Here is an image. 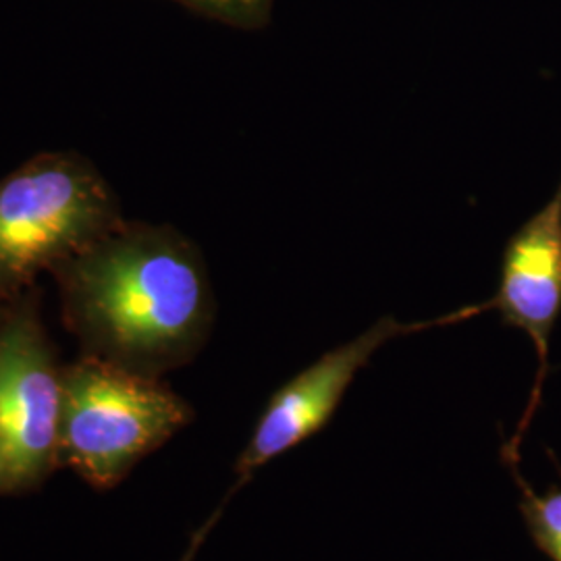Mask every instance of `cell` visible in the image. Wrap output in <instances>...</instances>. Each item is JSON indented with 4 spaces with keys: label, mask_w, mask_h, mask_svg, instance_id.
Listing matches in <instances>:
<instances>
[{
    "label": "cell",
    "mask_w": 561,
    "mask_h": 561,
    "mask_svg": "<svg viewBox=\"0 0 561 561\" xmlns=\"http://www.w3.org/2000/svg\"><path fill=\"white\" fill-rule=\"evenodd\" d=\"M204 18L233 27L254 30L266 25L275 0H175Z\"/></svg>",
    "instance_id": "8"
},
{
    "label": "cell",
    "mask_w": 561,
    "mask_h": 561,
    "mask_svg": "<svg viewBox=\"0 0 561 561\" xmlns=\"http://www.w3.org/2000/svg\"><path fill=\"white\" fill-rule=\"evenodd\" d=\"M507 327L524 331L537 352L539 370L530 401L514 439L503 447V460L518 461L522 437L541 403L542 385L549 373V341L561 312V181L537 215L510 238L503 250L497 291L486 300Z\"/></svg>",
    "instance_id": "6"
},
{
    "label": "cell",
    "mask_w": 561,
    "mask_h": 561,
    "mask_svg": "<svg viewBox=\"0 0 561 561\" xmlns=\"http://www.w3.org/2000/svg\"><path fill=\"white\" fill-rule=\"evenodd\" d=\"M225 503H227V500L215 510V514L208 518V520L204 522L202 524L201 528L192 535V539H190V545H187V549H185V553H183V558H181L180 561H194L196 560V556H198V551H201L202 545H204V541H206V537L210 535V530L215 528V524L219 522V518H221L222 514V507H225Z\"/></svg>",
    "instance_id": "9"
},
{
    "label": "cell",
    "mask_w": 561,
    "mask_h": 561,
    "mask_svg": "<svg viewBox=\"0 0 561 561\" xmlns=\"http://www.w3.org/2000/svg\"><path fill=\"white\" fill-rule=\"evenodd\" d=\"M123 221L115 190L85 157L57 150L27 159L0 180V304Z\"/></svg>",
    "instance_id": "2"
},
{
    "label": "cell",
    "mask_w": 561,
    "mask_h": 561,
    "mask_svg": "<svg viewBox=\"0 0 561 561\" xmlns=\"http://www.w3.org/2000/svg\"><path fill=\"white\" fill-rule=\"evenodd\" d=\"M522 491L520 512L535 545L551 561H561V484L537 495L518 472V461L507 463Z\"/></svg>",
    "instance_id": "7"
},
{
    "label": "cell",
    "mask_w": 561,
    "mask_h": 561,
    "mask_svg": "<svg viewBox=\"0 0 561 561\" xmlns=\"http://www.w3.org/2000/svg\"><path fill=\"white\" fill-rule=\"evenodd\" d=\"M62 364L44 329L38 285L9 301L0 322V439L7 495L41 489L60 468Z\"/></svg>",
    "instance_id": "4"
},
{
    "label": "cell",
    "mask_w": 561,
    "mask_h": 561,
    "mask_svg": "<svg viewBox=\"0 0 561 561\" xmlns=\"http://www.w3.org/2000/svg\"><path fill=\"white\" fill-rule=\"evenodd\" d=\"M7 479H9V460H7L4 443L0 439V495H7Z\"/></svg>",
    "instance_id": "10"
},
{
    "label": "cell",
    "mask_w": 561,
    "mask_h": 561,
    "mask_svg": "<svg viewBox=\"0 0 561 561\" xmlns=\"http://www.w3.org/2000/svg\"><path fill=\"white\" fill-rule=\"evenodd\" d=\"M194 421V408L162 381L92 356L62 364L60 468L111 491L146 456Z\"/></svg>",
    "instance_id": "3"
},
{
    "label": "cell",
    "mask_w": 561,
    "mask_h": 561,
    "mask_svg": "<svg viewBox=\"0 0 561 561\" xmlns=\"http://www.w3.org/2000/svg\"><path fill=\"white\" fill-rule=\"evenodd\" d=\"M4 310H7V304H0V322L4 319Z\"/></svg>",
    "instance_id": "11"
},
{
    "label": "cell",
    "mask_w": 561,
    "mask_h": 561,
    "mask_svg": "<svg viewBox=\"0 0 561 561\" xmlns=\"http://www.w3.org/2000/svg\"><path fill=\"white\" fill-rule=\"evenodd\" d=\"M482 312H489L486 301L463 306L431 321L401 322L393 317H382L356 340L322 354L319 360L312 362L294 379L280 385L266 401L250 442L233 466L238 481L231 489V495L238 493L245 482L252 481L262 466L321 433L337 412L358 373L368 366L385 343L426 329L468 321Z\"/></svg>",
    "instance_id": "5"
},
{
    "label": "cell",
    "mask_w": 561,
    "mask_h": 561,
    "mask_svg": "<svg viewBox=\"0 0 561 561\" xmlns=\"http://www.w3.org/2000/svg\"><path fill=\"white\" fill-rule=\"evenodd\" d=\"M81 356L150 377L190 364L210 337L215 296L198 245L171 225L125 221L53 273Z\"/></svg>",
    "instance_id": "1"
}]
</instances>
